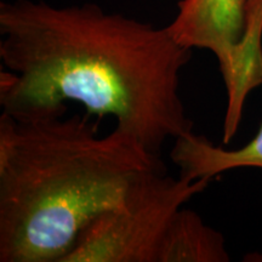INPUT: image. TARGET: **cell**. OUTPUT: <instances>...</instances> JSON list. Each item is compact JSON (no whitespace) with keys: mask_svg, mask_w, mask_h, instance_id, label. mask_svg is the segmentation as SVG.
<instances>
[{"mask_svg":"<svg viewBox=\"0 0 262 262\" xmlns=\"http://www.w3.org/2000/svg\"><path fill=\"white\" fill-rule=\"evenodd\" d=\"M170 158L179 166L180 176L191 181L211 180L219 173L239 168L262 169V124L253 140L232 150L216 147L205 136L189 131L175 139Z\"/></svg>","mask_w":262,"mask_h":262,"instance_id":"5b68a950","label":"cell"},{"mask_svg":"<svg viewBox=\"0 0 262 262\" xmlns=\"http://www.w3.org/2000/svg\"><path fill=\"white\" fill-rule=\"evenodd\" d=\"M90 114L0 116V262H63L81 232L165 169L136 137Z\"/></svg>","mask_w":262,"mask_h":262,"instance_id":"7a4b0ae2","label":"cell"},{"mask_svg":"<svg viewBox=\"0 0 262 262\" xmlns=\"http://www.w3.org/2000/svg\"><path fill=\"white\" fill-rule=\"evenodd\" d=\"M209 182L175 179L166 169L146 173L124 206L101 214L81 232L63 262H158L172 219Z\"/></svg>","mask_w":262,"mask_h":262,"instance_id":"277c9868","label":"cell"},{"mask_svg":"<svg viewBox=\"0 0 262 262\" xmlns=\"http://www.w3.org/2000/svg\"><path fill=\"white\" fill-rule=\"evenodd\" d=\"M171 37L187 49H208L227 90L224 143L237 134L248 95L262 84V0H181Z\"/></svg>","mask_w":262,"mask_h":262,"instance_id":"3957f363","label":"cell"},{"mask_svg":"<svg viewBox=\"0 0 262 262\" xmlns=\"http://www.w3.org/2000/svg\"><path fill=\"white\" fill-rule=\"evenodd\" d=\"M0 106L16 118L63 116L67 102L114 117L159 156L170 139L193 131L180 95L192 50L168 28L111 14L95 4H0Z\"/></svg>","mask_w":262,"mask_h":262,"instance_id":"6da1fadb","label":"cell"},{"mask_svg":"<svg viewBox=\"0 0 262 262\" xmlns=\"http://www.w3.org/2000/svg\"><path fill=\"white\" fill-rule=\"evenodd\" d=\"M220 232L204 224L195 211L181 208L172 219L158 262H227Z\"/></svg>","mask_w":262,"mask_h":262,"instance_id":"8992f818","label":"cell"}]
</instances>
